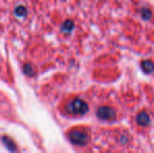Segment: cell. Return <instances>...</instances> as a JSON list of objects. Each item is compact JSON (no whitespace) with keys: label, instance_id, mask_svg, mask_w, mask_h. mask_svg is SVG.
<instances>
[{"label":"cell","instance_id":"obj_1","mask_svg":"<svg viewBox=\"0 0 154 153\" xmlns=\"http://www.w3.org/2000/svg\"><path fill=\"white\" fill-rule=\"evenodd\" d=\"M66 111L73 115H83L87 113L88 104L82 99H73L67 104Z\"/></svg>","mask_w":154,"mask_h":153},{"label":"cell","instance_id":"obj_2","mask_svg":"<svg viewBox=\"0 0 154 153\" xmlns=\"http://www.w3.org/2000/svg\"><path fill=\"white\" fill-rule=\"evenodd\" d=\"M68 136L71 143L78 146H85L89 141L88 134L83 130H72L69 132Z\"/></svg>","mask_w":154,"mask_h":153},{"label":"cell","instance_id":"obj_3","mask_svg":"<svg viewBox=\"0 0 154 153\" xmlns=\"http://www.w3.org/2000/svg\"><path fill=\"white\" fill-rule=\"evenodd\" d=\"M97 116L100 120L103 121H111L114 120L116 116V113L114 111V109H112L111 107L108 106H102L97 110Z\"/></svg>","mask_w":154,"mask_h":153},{"label":"cell","instance_id":"obj_4","mask_svg":"<svg viewBox=\"0 0 154 153\" xmlns=\"http://www.w3.org/2000/svg\"><path fill=\"white\" fill-rule=\"evenodd\" d=\"M136 122H137L138 125H140V126H143V127L148 126L149 123H150V118H149L148 113L140 112L136 116Z\"/></svg>","mask_w":154,"mask_h":153},{"label":"cell","instance_id":"obj_5","mask_svg":"<svg viewBox=\"0 0 154 153\" xmlns=\"http://www.w3.org/2000/svg\"><path fill=\"white\" fill-rule=\"evenodd\" d=\"M142 68L145 72H147V74H151V72H154V64L151 61H147V60H145V61L142 62Z\"/></svg>","mask_w":154,"mask_h":153},{"label":"cell","instance_id":"obj_6","mask_svg":"<svg viewBox=\"0 0 154 153\" xmlns=\"http://www.w3.org/2000/svg\"><path fill=\"white\" fill-rule=\"evenodd\" d=\"M140 15H142L143 19H145V20H149V19H151V17H152L151 11L147 8H143L142 10H140Z\"/></svg>","mask_w":154,"mask_h":153}]
</instances>
